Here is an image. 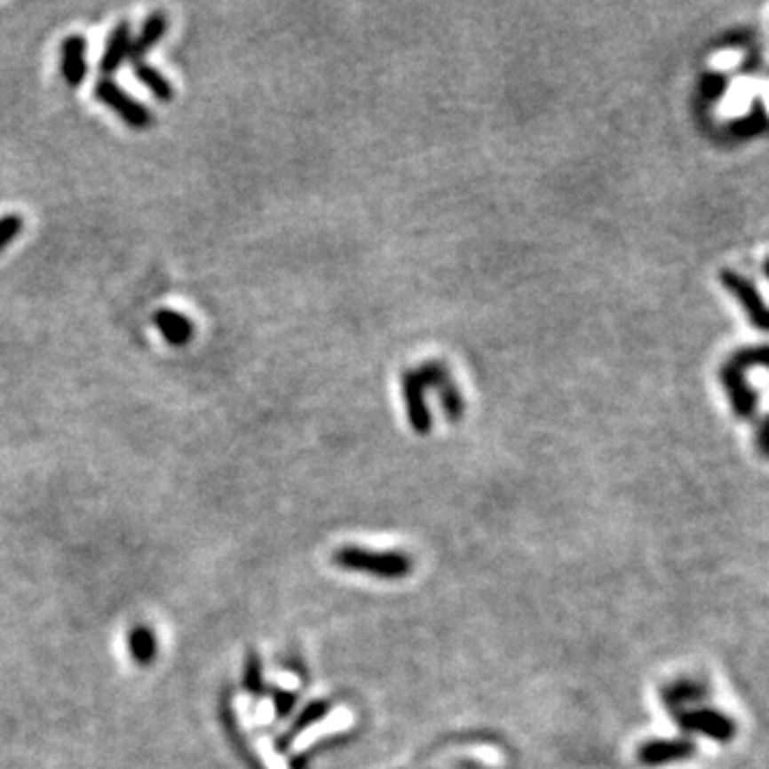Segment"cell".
<instances>
[{
	"instance_id": "cell-3",
	"label": "cell",
	"mask_w": 769,
	"mask_h": 769,
	"mask_svg": "<svg viewBox=\"0 0 769 769\" xmlns=\"http://www.w3.org/2000/svg\"><path fill=\"white\" fill-rule=\"evenodd\" d=\"M678 723L686 731L702 733L714 741H729L735 735V725L729 716L716 710H693L678 716Z\"/></svg>"
},
{
	"instance_id": "cell-8",
	"label": "cell",
	"mask_w": 769,
	"mask_h": 769,
	"mask_svg": "<svg viewBox=\"0 0 769 769\" xmlns=\"http://www.w3.org/2000/svg\"><path fill=\"white\" fill-rule=\"evenodd\" d=\"M167 26H170V20H167L165 12H152L147 15L144 26H141L139 35H135L133 41H131V54H129L131 60L133 62L144 60L147 52L161 44L163 36L167 33Z\"/></svg>"
},
{
	"instance_id": "cell-11",
	"label": "cell",
	"mask_w": 769,
	"mask_h": 769,
	"mask_svg": "<svg viewBox=\"0 0 769 769\" xmlns=\"http://www.w3.org/2000/svg\"><path fill=\"white\" fill-rule=\"evenodd\" d=\"M133 68H135L137 80L144 83L147 91L155 94L161 103H170L176 99V88L171 86V82L163 75L159 68L147 65L146 60L133 62Z\"/></svg>"
},
{
	"instance_id": "cell-14",
	"label": "cell",
	"mask_w": 769,
	"mask_h": 769,
	"mask_svg": "<svg viewBox=\"0 0 769 769\" xmlns=\"http://www.w3.org/2000/svg\"><path fill=\"white\" fill-rule=\"evenodd\" d=\"M24 218L20 214H7L0 218V252H4L22 235Z\"/></svg>"
},
{
	"instance_id": "cell-12",
	"label": "cell",
	"mask_w": 769,
	"mask_h": 769,
	"mask_svg": "<svg viewBox=\"0 0 769 769\" xmlns=\"http://www.w3.org/2000/svg\"><path fill=\"white\" fill-rule=\"evenodd\" d=\"M242 684H244V690L249 694H252V697H263V694H266V682H263L261 656L257 654L255 650H250L249 654H246L244 679H242Z\"/></svg>"
},
{
	"instance_id": "cell-5",
	"label": "cell",
	"mask_w": 769,
	"mask_h": 769,
	"mask_svg": "<svg viewBox=\"0 0 769 769\" xmlns=\"http://www.w3.org/2000/svg\"><path fill=\"white\" fill-rule=\"evenodd\" d=\"M694 746L690 741L684 740H654L647 741L639 748L637 758H639L641 765L646 767H661L667 763L684 761V758L693 757Z\"/></svg>"
},
{
	"instance_id": "cell-1",
	"label": "cell",
	"mask_w": 769,
	"mask_h": 769,
	"mask_svg": "<svg viewBox=\"0 0 769 769\" xmlns=\"http://www.w3.org/2000/svg\"><path fill=\"white\" fill-rule=\"evenodd\" d=\"M336 567L353 573H366L378 579H402L413 571V565L398 551H368L357 545L340 547L334 551Z\"/></svg>"
},
{
	"instance_id": "cell-13",
	"label": "cell",
	"mask_w": 769,
	"mask_h": 769,
	"mask_svg": "<svg viewBox=\"0 0 769 769\" xmlns=\"http://www.w3.org/2000/svg\"><path fill=\"white\" fill-rule=\"evenodd\" d=\"M703 697H705V688L697 682H679V684H676V686L667 688L665 693H662V699H665V703L671 705V708H676V705L699 702V699H703Z\"/></svg>"
},
{
	"instance_id": "cell-9",
	"label": "cell",
	"mask_w": 769,
	"mask_h": 769,
	"mask_svg": "<svg viewBox=\"0 0 769 769\" xmlns=\"http://www.w3.org/2000/svg\"><path fill=\"white\" fill-rule=\"evenodd\" d=\"M329 710H331V705H329V702H325V699H317V702L305 705L302 712L295 716L291 726H289V729L284 731V733L276 740L278 750L287 752L289 746L293 744L295 737L302 733V731L310 729V726H313V725L321 723V720H323L325 716L329 714Z\"/></svg>"
},
{
	"instance_id": "cell-7",
	"label": "cell",
	"mask_w": 769,
	"mask_h": 769,
	"mask_svg": "<svg viewBox=\"0 0 769 769\" xmlns=\"http://www.w3.org/2000/svg\"><path fill=\"white\" fill-rule=\"evenodd\" d=\"M131 41H133V35H131L129 22H120L112 33H109L103 56L101 60H99V71H101V75H114L115 71H120V67L124 65V60H129Z\"/></svg>"
},
{
	"instance_id": "cell-10",
	"label": "cell",
	"mask_w": 769,
	"mask_h": 769,
	"mask_svg": "<svg viewBox=\"0 0 769 769\" xmlns=\"http://www.w3.org/2000/svg\"><path fill=\"white\" fill-rule=\"evenodd\" d=\"M129 654L139 667H150L159 656V639H156L155 630L147 624H135L131 629L129 639Z\"/></svg>"
},
{
	"instance_id": "cell-4",
	"label": "cell",
	"mask_w": 769,
	"mask_h": 769,
	"mask_svg": "<svg viewBox=\"0 0 769 769\" xmlns=\"http://www.w3.org/2000/svg\"><path fill=\"white\" fill-rule=\"evenodd\" d=\"M60 75L67 86L80 88L88 75V41L82 35H68L60 45Z\"/></svg>"
},
{
	"instance_id": "cell-15",
	"label": "cell",
	"mask_w": 769,
	"mask_h": 769,
	"mask_svg": "<svg viewBox=\"0 0 769 769\" xmlns=\"http://www.w3.org/2000/svg\"><path fill=\"white\" fill-rule=\"evenodd\" d=\"M272 699H274V708H276L278 718H287V716L293 712L295 703H297V694L287 693V690H281V688L272 690Z\"/></svg>"
},
{
	"instance_id": "cell-2",
	"label": "cell",
	"mask_w": 769,
	"mask_h": 769,
	"mask_svg": "<svg viewBox=\"0 0 769 769\" xmlns=\"http://www.w3.org/2000/svg\"><path fill=\"white\" fill-rule=\"evenodd\" d=\"M94 97L118 115L126 126L135 131H146L155 124V115L144 103L131 97L124 88H120L114 80H99L94 83Z\"/></svg>"
},
{
	"instance_id": "cell-6",
	"label": "cell",
	"mask_w": 769,
	"mask_h": 769,
	"mask_svg": "<svg viewBox=\"0 0 769 769\" xmlns=\"http://www.w3.org/2000/svg\"><path fill=\"white\" fill-rule=\"evenodd\" d=\"M152 321H155V328L159 329L163 340H165L170 346L182 349V346H186L188 342L193 340V336H194L193 321L188 319L186 314L178 313V310L159 308L155 313V319Z\"/></svg>"
}]
</instances>
